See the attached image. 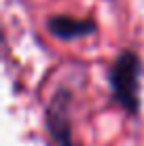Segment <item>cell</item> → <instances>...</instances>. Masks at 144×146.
Wrapping results in <instances>:
<instances>
[{
    "instance_id": "cell-2",
    "label": "cell",
    "mask_w": 144,
    "mask_h": 146,
    "mask_svg": "<svg viewBox=\"0 0 144 146\" xmlns=\"http://www.w3.org/2000/svg\"><path fill=\"white\" fill-rule=\"evenodd\" d=\"M47 127L59 146H72L70 123L66 114V91H59L47 110Z\"/></svg>"
},
{
    "instance_id": "cell-3",
    "label": "cell",
    "mask_w": 144,
    "mask_h": 146,
    "mask_svg": "<svg viewBox=\"0 0 144 146\" xmlns=\"http://www.w3.org/2000/svg\"><path fill=\"white\" fill-rule=\"evenodd\" d=\"M49 32L55 34L57 38H76L85 36V34L96 32V23L93 21H78L72 17H53L49 21Z\"/></svg>"
},
{
    "instance_id": "cell-1",
    "label": "cell",
    "mask_w": 144,
    "mask_h": 146,
    "mask_svg": "<svg viewBox=\"0 0 144 146\" xmlns=\"http://www.w3.org/2000/svg\"><path fill=\"white\" fill-rule=\"evenodd\" d=\"M138 76H140V59L131 51L119 55L110 70V85L115 98L129 112L138 110Z\"/></svg>"
}]
</instances>
